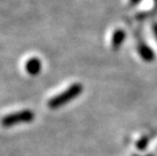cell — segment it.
Wrapping results in <instances>:
<instances>
[{
  "mask_svg": "<svg viewBox=\"0 0 157 156\" xmlns=\"http://www.w3.org/2000/svg\"><path fill=\"white\" fill-rule=\"evenodd\" d=\"M82 90H83V86L80 83H74L70 85L65 91L57 94L56 96L50 99L48 101V107L52 109H57L61 108L66 104H68L69 101L75 99L78 95L81 94Z\"/></svg>",
  "mask_w": 157,
  "mask_h": 156,
  "instance_id": "6da1fadb",
  "label": "cell"
},
{
  "mask_svg": "<svg viewBox=\"0 0 157 156\" xmlns=\"http://www.w3.org/2000/svg\"><path fill=\"white\" fill-rule=\"evenodd\" d=\"M36 115L32 109L25 108L21 109V111L11 112L4 116L0 120V125L3 128H10L13 126L19 125V124H28V123H32L35 120Z\"/></svg>",
  "mask_w": 157,
  "mask_h": 156,
  "instance_id": "7a4b0ae2",
  "label": "cell"
},
{
  "mask_svg": "<svg viewBox=\"0 0 157 156\" xmlns=\"http://www.w3.org/2000/svg\"><path fill=\"white\" fill-rule=\"evenodd\" d=\"M25 68L29 75L36 76L42 70V61L39 58H31L26 61Z\"/></svg>",
  "mask_w": 157,
  "mask_h": 156,
  "instance_id": "3957f363",
  "label": "cell"
},
{
  "mask_svg": "<svg viewBox=\"0 0 157 156\" xmlns=\"http://www.w3.org/2000/svg\"><path fill=\"white\" fill-rule=\"evenodd\" d=\"M138 51H139L140 56L142 57L143 60L150 62L154 59V52L145 44H140L138 46Z\"/></svg>",
  "mask_w": 157,
  "mask_h": 156,
  "instance_id": "277c9868",
  "label": "cell"
},
{
  "mask_svg": "<svg viewBox=\"0 0 157 156\" xmlns=\"http://www.w3.org/2000/svg\"><path fill=\"white\" fill-rule=\"evenodd\" d=\"M126 34L123 29H117V31L113 32V39H112V46L113 48L117 50L120 46L123 44L124 40H125Z\"/></svg>",
  "mask_w": 157,
  "mask_h": 156,
  "instance_id": "5b68a950",
  "label": "cell"
},
{
  "mask_svg": "<svg viewBox=\"0 0 157 156\" xmlns=\"http://www.w3.org/2000/svg\"><path fill=\"white\" fill-rule=\"evenodd\" d=\"M148 141H149V139L147 137H142L137 142V144H136L137 148H138L139 150H144V149H146L147 145H148Z\"/></svg>",
  "mask_w": 157,
  "mask_h": 156,
  "instance_id": "8992f818",
  "label": "cell"
},
{
  "mask_svg": "<svg viewBox=\"0 0 157 156\" xmlns=\"http://www.w3.org/2000/svg\"><path fill=\"white\" fill-rule=\"evenodd\" d=\"M154 32H155V36H156V39H157V24L154 25Z\"/></svg>",
  "mask_w": 157,
  "mask_h": 156,
  "instance_id": "52a82bcc",
  "label": "cell"
},
{
  "mask_svg": "<svg viewBox=\"0 0 157 156\" xmlns=\"http://www.w3.org/2000/svg\"><path fill=\"white\" fill-rule=\"evenodd\" d=\"M147 156H152V155H147Z\"/></svg>",
  "mask_w": 157,
  "mask_h": 156,
  "instance_id": "ba28073f",
  "label": "cell"
}]
</instances>
